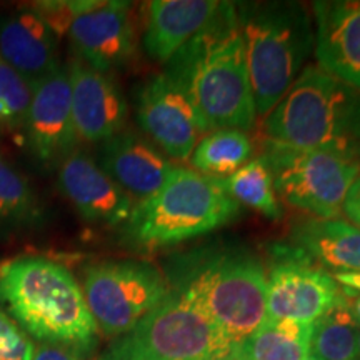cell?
Listing matches in <instances>:
<instances>
[{"instance_id":"1","label":"cell","mask_w":360,"mask_h":360,"mask_svg":"<svg viewBox=\"0 0 360 360\" xmlns=\"http://www.w3.org/2000/svg\"><path fill=\"white\" fill-rule=\"evenodd\" d=\"M209 130L249 132L257 120L245 45L233 2H220L214 19L164 65Z\"/></svg>"},{"instance_id":"2","label":"cell","mask_w":360,"mask_h":360,"mask_svg":"<svg viewBox=\"0 0 360 360\" xmlns=\"http://www.w3.org/2000/svg\"><path fill=\"white\" fill-rule=\"evenodd\" d=\"M170 289L200 307L233 345L267 319V272L242 245H205L172 255L165 265Z\"/></svg>"},{"instance_id":"3","label":"cell","mask_w":360,"mask_h":360,"mask_svg":"<svg viewBox=\"0 0 360 360\" xmlns=\"http://www.w3.org/2000/svg\"><path fill=\"white\" fill-rule=\"evenodd\" d=\"M0 302L27 334L44 342L96 349L98 328L85 302L82 285L57 260L22 255L0 264Z\"/></svg>"},{"instance_id":"4","label":"cell","mask_w":360,"mask_h":360,"mask_svg":"<svg viewBox=\"0 0 360 360\" xmlns=\"http://www.w3.org/2000/svg\"><path fill=\"white\" fill-rule=\"evenodd\" d=\"M262 129L265 141L360 159V92L309 64L264 117Z\"/></svg>"},{"instance_id":"5","label":"cell","mask_w":360,"mask_h":360,"mask_svg":"<svg viewBox=\"0 0 360 360\" xmlns=\"http://www.w3.org/2000/svg\"><path fill=\"white\" fill-rule=\"evenodd\" d=\"M257 117L269 114L314 52L310 12L297 2L236 4Z\"/></svg>"},{"instance_id":"6","label":"cell","mask_w":360,"mask_h":360,"mask_svg":"<svg viewBox=\"0 0 360 360\" xmlns=\"http://www.w3.org/2000/svg\"><path fill=\"white\" fill-rule=\"evenodd\" d=\"M238 207L217 179L177 167L159 192L135 202L124 232L146 249L174 245L224 227L237 217Z\"/></svg>"},{"instance_id":"7","label":"cell","mask_w":360,"mask_h":360,"mask_svg":"<svg viewBox=\"0 0 360 360\" xmlns=\"http://www.w3.org/2000/svg\"><path fill=\"white\" fill-rule=\"evenodd\" d=\"M278 200L307 217L339 219L345 197L360 175V159L327 148H299L264 142Z\"/></svg>"},{"instance_id":"8","label":"cell","mask_w":360,"mask_h":360,"mask_svg":"<svg viewBox=\"0 0 360 360\" xmlns=\"http://www.w3.org/2000/svg\"><path fill=\"white\" fill-rule=\"evenodd\" d=\"M120 344L146 360H232L233 342L200 307L170 289Z\"/></svg>"},{"instance_id":"9","label":"cell","mask_w":360,"mask_h":360,"mask_svg":"<svg viewBox=\"0 0 360 360\" xmlns=\"http://www.w3.org/2000/svg\"><path fill=\"white\" fill-rule=\"evenodd\" d=\"M82 290L98 334L120 339L170 294V285L155 265L125 259L89 265Z\"/></svg>"},{"instance_id":"10","label":"cell","mask_w":360,"mask_h":360,"mask_svg":"<svg viewBox=\"0 0 360 360\" xmlns=\"http://www.w3.org/2000/svg\"><path fill=\"white\" fill-rule=\"evenodd\" d=\"M265 272L267 319L314 323L339 305V283L299 247H270Z\"/></svg>"},{"instance_id":"11","label":"cell","mask_w":360,"mask_h":360,"mask_svg":"<svg viewBox=\"0 0 360 360\" xmlns=\"http://www.w3.org/2000/svg\"><path fill=\"white\" fill-rule=\"evenodd\" d=\"M137 120L148 141L170 160L191 159L197 143L210 132L197 107L165 72L139 89Z\"/></svg>"},{"instance_id":"12","label":"cell","mask_w":360,"mask_h":360,"mask_svg":"<svg viewBox=\"0 0 360 360\" xmlns=\"http://www.w3.org/2000/svg\"><path fill=\"white\" fill-rule=\"evenodd\" d=\"M27 147L35 160L51 165L65 159L77 146L72 119L69 65L62 64L34 85L32 102L25 120Z\"/></svg>"},{"instance_id":"13","label":"cell","mask_w":360,"mask_h":360,"mask_svg":"<svg viewBox=\"0 0 360 360\" xmlns=\"http://www.w3.org/2000/svg\"><path fill=\"white\" fill-rule=\"evenodd\" d=\"M72 119L79 141L102 143L120 134L129 115L122 90L109 74L98 72L77 57L69 62Z\"/></svg>"},{"instance_id":"14","label":"cell","mask_w":360,"mask_h":360,"mask_svg":"<svg viewBox=\"0 0 360 360\" xmlns=\"http://www.w3.org/2000/svg\"><path fill=\"white\" fill-rule=\"evenodd\" d=\"M58 187L80 217L109 227L125 225L135 200L103 172L97 160L74 150L58 164Z\"/></svg>"},{"instance_id":"15","label":"cell","mask_w":360,"mask_h":360,"mask_svg":"<svg viewBox=\"0 0 360 360\" xmlns=\"http://www.w3.org/2000/svg\"><path fill=\"white\" fill-rule=\"evenodd\" d=\"M312 13L315 65L360 92V0H317Z\"/></svg>"},{"instance_id":"16","label":"cell","mask_w":360,"mask_h":360,"mask_svg":"<svg viewBox=\"0 0 360 360\" xmlns=\"http://www.w3.org/2000/svg\"><path fill=\"white\" fill-rule=\"evenodd\" d=\"M69 39L79 60L103 74L127 64L135 51V29L130 4L102 2L69 29Z\"/></svg>"},{"instance_id":"17","label":"cell","mask_w":360,"mask_h":360,"mask_svg":"<svg viewBox=\"0 0 360 360\" xmlns=\"http://www.w3.org/2000/svg\"><path fill=\"white\" fill-rule=\"evenodd\" d=\"M98 165L137 202L159 192L177 169L148 139L125 130L101 143Z\"/></svg>"},{"instance_id":"18","label":"cell","mask_w":360,"mask_h":360,"mask_svg":"<svg viewBox=\"0 0 360 360\" xmlns=\"http://www.w3.org/2000/svg\"><path fill=\"white\" fill-rule=\"evenodd\" d=\"M0 57L32 85L62 65L58 37L32 7L0 17Z\"/></svg>"},{"instance_id":"19","label":"cell","mask_w":360,"mask_h":360,"mask_svg":"<svg viewBox=\"0 0 360 360\" xmlns=\"http://www.w3.org/2000/svg\"><path fill=\"white\" fill-rule=\"evenodd\" d=\"M219 0H152L146 6L143 49L167 64L175 53L214 19Z\"/></svg>"},{"instance_id":"20","label":"cell","mask_w":360,"mask_h":360,"mask_svg":"<svg viewBox=\"0 0 360 360\" xmlns=\"http://www.w3.org/2000/svg\"><path fill=\"white\" fill-rule=\"evenodd\" d=\"M294 245L332 272L360 274V229L345 219H299L292 225Z\"/></svg>"},{"instance_id":"21","label":"cell","mask_w":360,"mask_h":360,"mask_svg":"<svg viewBox=\"0 0 360 360\" xmlns=\"http://www.w3.org/2000/svg\"><path fill=\"white\" fill-rule=\"evenodd\" d=\"M310 337L312 323L265 319L262 326L233 345L232 360H304Z\"/></svg>"},{"instance_id":"22","label":"cell","mask_w":360,"mask_h":360,"mask_svg":"<svg viewBox=\"0 0 360 360\" xmlns=\"http://www.w3.org/2000/svg\"><path fill=\"white\" fill-rule=\"evenodd\" d=\"M254 154L250 135L238 129H217L207 132L193 148L192 170L210 179H225L244 167Z\"/></svg>"},{"instance_id":"23","label":"cell","mask_w":360,"mask_h":360,"mask_svg":"<svg viewBox=\"0 0 360 360\" xmlns=\"http://www.w3.org/2000/svg\"><path fill=\"white\" fill-rule=\"evenodd\" d=\"M217 182L224 192L238 205L249 207L272 220L282 217L281 200L274 187L272 174L260 155L250 159L244 167L229 177L217 179Z\"/></svg>"},{"instance_id":"24","label":"cell","mask_w":360,"mask_h":360,"mask_svg":"<svg viewBox=\"0 0 360 360\" xmlns=\"http://www.w3.org/2000/svg\"><path fill=\"white\" fill-rule=\"evenodd\" d=\"M359 328L339 304L312 323L309 355L317 360H359Z\"/></svg>"},{"instance_id":"25","label":"cell","mask_w":360,"mask_h":360,"mask_svg":"<svg viewBox=\"0 0 360 360\" xmlns=\"http://www.w3.org/2000/svg\"><path fill=\"white\" fill-rule=\"evenodd\" d=\"M39 219L40 205L29 180L0 154V231L30 227Z\"/></svg>"},{"instance_id":"26","label":"cell","mask_w":360,"mask_h":360,"mask_svg":"<svg viewBox=\"0 0 360 360\" xmlns=\"http://www.w3.org/2000/svg\"><path fill=\"white\" fill-rule=\"evenodd\" d=\"M34 85L0 57V130H24Z\"/></svg>"},{"instance_id":"27","label":"cell","mask_w":360,"mask_h":360,"mask_svg":"<svg viewBox=\"0 0 360 360\" xmlns=\"http://www.w3.org/2000/svg\"><path fill=\"white\" fill-rule=\"evenodd\" d=\"M101 0H42L34 2L32 8L52 29V32L60 37L69 32L75 19L101 6Z\"/></svg>"},{"instance_id":"28","label":"cell","mask_w":360,"mask_h":360,"mask_svg":"<svg viewBox=\"0 0 360 360\" xmlns=\"http://www.w3.org/2000/svg\"><path fill=\"white\" fill-rule=\"evenodd\" d=\"M34 342L25 330L0 310V360H32Z\"/></svg>"},{"instance_id":"29","label":"cell","mask_w":360,"mask_h":360,"mask_svg":"<svg viewBox=\"0 0 360 360\" xmlns=\"http://www.w3.org/2000/svg\"><path fill=\"white\" fill-rule=\"evenodd\" d=\"M32 360H87V354L67 345L40 342L39 347H35Z\"/></svg>"},{"instance_id":"30","label":"cell","mask_w":360,"mask_h":360,"mask_svg":"<svg viewBox=\"0 0 360 360\" xmlns=\"http://www.w3.org/2000/svg\"><path fill=\"white\" fill-rule=\"evenodd\" d=\"M342 217L360 229V175L345 197L344 205H342Z\"/></svg>"},{"instance_id":"31","label":"cell","mask_w":360,"mask_h":360,"mask_svg":"<svg viewBox=\"0 0 360 360\" xmlns=\"http://www.w3.org/2000/svg\"><path fill=\"white\" fill-rule=\"evenodd\" d=\"M339 304L347 310L350 317H352L360 327V292L350 289V287L340 285Z\"/></svg>"},{"instance_id":"32","label":"cell","mask_w":360,"mask_h":360,"mask_svg":"<svg viewBox=\"0 0 360 360\" xmlns=\"http://www.w3.org/2000/svg\"><path fill=\"white\" fill-rule=\"evenodd\" d=\"M98 360H146V359L139 357V355L130 352V350L125 349L119 340H114L109 345V349L98 357Z\"/></svg>"},{"instance_id":"33","label":"cell","mask_w":360,"mask_h":360,"mask_svg":"<svg viewBox=\"0 0 360 360\" xmlns=\"http://www.w3.org/2000/svg\"><path fill=\"white\" fill-rule=\"evenodd\" d=\"M330 274L339 285L350 287V289L360 292V274H352V272H330Z\"/></svg>"},{"instance_id":"34","label":"cell","mask_w":360,"mask_h":360,"mask_svg":"<svg viewBox=\"0 0 360 360\" xmlns=\"http://www.w3.org/2000/svg\"><path fill=\"white\" fill-rule=\"evenodd\" d=\"M359 360H360V328H359Z\"/></svg>"},{"instance_id":"35","label":"cell","mask_w":360,"mask_h":360,"mask_svg":"<svg viewBox=\"0 0 360 360\" xmlns=\"http://www.w3.org/2000/svg\"><path fill=\"white\" fill-rule=\"evenodd\" d=\"M304 360H317L315 357H312V355H307V357H305Z\"/></svg>"},{"instance_id":"36","label":"cell","mask_w":360,"mask_h":360,"mask_svg":"<svg viewBox=\"0 0 360 360\" xmlns=\"http://www.w3.org/2000/svg\"><path fill=\"white\" fill-rule=\"evenodd\" d=\"M0 135H2V130H0Z\"/></svg>"}]
</instances>
